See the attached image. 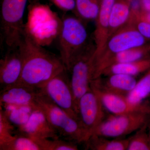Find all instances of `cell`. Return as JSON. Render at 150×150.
Instances as JSON below:
<instances>
[{
	"instance_id": "6da1fadb",
	"label": "cell",
	"mask_w": 150,
	"mask_h": 150,
	"mask_svg": "<svg viewBox=\"0 0 150 150\" xmlns=\"http://www.w3.org/2000/svg\"><path fill=\"white\" fill-rule=\"evenodd\" d=\"M19 46L22 55L23 69L20 79L16 84L40 88L67 70L60 57L46 51L26 33Z\"/></svg>"
},
{
	"instance_id": "7a4b0ae2",
	"label": "cell",
	"mask_w": 150,
	"mask_h": 150,
	"mask_svg": "<svg viewBox=\"0 0 150 150\" xmlns=\"http://www.w3.org/2000/svg\"><path fill=\"white\" fill-rule=\"evenodd\" d=\"M59 38L60 58L69 71L71 63L95 46L89 40L82 20L78 17L65 16L62 21Z\"/></svg>"
},
{
	"instance_id": "3957f363",
	"label": "cell",
	"mask_w": 150,
	"mask_h": 150,
	"mask_svg": "<svg viewBox=\"0 0 150 150\" xmlns=\"http://www.w3.org/2000/svg\"><path fill=\"white\" fill-rule=\"evenodd\" d=\"M35 109L43 112L59 136L65 139L77 144L85 143L88 139L80 121L52 102L41 89L35 99Z\"/></svg>"
},
{
	"instance_id": "277c9868",
	"label": "cell",
	"mask_w": 150,
	"mask_h": 150,
	"mask_svg": "<svg viewBox=\"0 0 150 150\" xmlns=\"http://www.w3.org/2000/svg\"><path fill=\"white\" fill-rule=\"evenodd\" d=\"M28 0H2L1 11L2 39L7 48L18 47L25 33L23 17Z\"/></svg>"
},
{
	"instance_id": "5b68a950",
	"label": "cell",
	"mask_w": 150,
	"mask_h": 150,
	"mask_svg": "<svg viewBox=\"0 0 150 150\" xmlns=\"http://www.w3.org/2000/svg\"><path fill=\"white\" fill-rule=\"evenodd\" d=\"M150 122V114L145 112L112 114L106 117L92 135L107 138L123 137L137 131Z\"/></svg>"
},
{
	"instance_id": "8992f818",
	"label": "cell",
	"mask_w": 150,
	"mask_h": 150,
	"mask_svg": "<svg viewBox=\"0 0 150 150\" xmlns=\"http://www.w3.org/2000/svg\"><path fill=\"white\" fill-rule=\"evenodd\" d=\"M147 42L133 25L127 23L109 38L101 53L94 59L93 75L97 69L111 56Z\"/></svg>"
},
{
	"instance_id": "52a82bcc",
	"label": "cell",
	"mask_w": 150,
	"mask_h": 150,
	"mask_svg": "<svg viewBox=\"0 0 150 150\" xmlns=\"http://www.w3.org/2000/svg\"><path fill=\"white\" fill-rule=\"evenodd\" d=\"M67 71L65 70L56 75L40 88L52 102L80 121L71 79L68 78Z\"/></svg>"
},
{
	"instance_id": "ba28073f",
	"label": "cell",
	"mask_w": 150,
	"mask_h": 150,
	"mask_svg": "<svg viewBox=\"0 0 150 150\" xmlns=\"http://www.w3.org/2000/svg\"><path fill=\"white\" fill-rule=\"evenodd\" d=\"M95 47L75 59L70 65L69 71L71 75V83L78 112L79 100L90 89L94 72L93 55Z\"/></svg>"
},
{
	"instance_id": "9c48e42d",
	"label": "cell",
	"mask_w": 150,
	"mask_h": 150,
	"mask_svg": "<svg viewBox=\"0 0 150 150\" xmlns=\"http://www.w3.org/2000/svg\"><path fill=\"white\" fill-rule=\"evenodd\" d=\"M105 110L100 100L91 89L79 100L78 111L80 122L88 139L106 118Z\"/></svg>"
},
{
	"instance_id": "30bf717a",
	"label": "cell",
	"mask_w": 150,
	"mask_h": 150,
	"mask_svg": "<svg viewBox=\"0 0 150 150\" xmlns=\"http://www.w3.org/2000/svg\"><path fill=\"white\" fill-rule=\"evenodd\" d=\"M91 89L96 94L108 111L114 115L132 112H145L150 114V105L146 103H135L130 102L126 96L108 93L97 89Z\"/></svg>"
},
{
	"instance_id": "8fae6325",
	"label": "cell",
	"mask_w": 150,
	"mask_h": 150,
	"mask_svg": "<svg viewBox=\"0 0 150 150\" xmlns=\"http://www.w3.org/2000/svg\"><path fill=\"white\" fill-rule=\"evenodd\" d=\"M1 90L0 95L1 106H28L35 110V99L40 88L15 84Z\"/></svg>"
},
{
	"instance_id": "7c38bea8",
	"label": "cell",
	"mask_w": 150,
	"mask_h": 150,
	"mask_svg": "<svg viewBox=\"0 0 150 150\" xmlns=\"http://www.w3.org/2000/svg\"><path fill=\"white\" fill-rule=\"evenodd\" d=\"M23 69V57L19 46L8 48L0 61V84L1 89L16 83Z\"/></svg>"
},
{
	"instance_id": "4fadbf2b",
	"label": "cell",
	"mask_w": 150,
	"mask_h": 150,
	"mask_svg": "<svg viewBox=\"0 0 150 150\" xmlns=\"http://www.w3.org/2000/svg\"><path fill=\"white\" fill-rule=\"evenodd\" d=\"M138 81L135 76L123 74H114L92 80L90 88L108 93L127 96L135 88Z\"/></svg>"
},
{
	"instance_id": "5bb4252c",
	"label": "cell",
	"mask_w": 150,
	"mask_h": 150,
	"mask_svg": "<svg viewBox=\"0 0 150 150\" xmlns=\"http://www.w3.org/2000/svg\"><path fill=\"white\" fill-rule=\"evenodd\" d=\"M18 129L21 134L34 140L59 138L44 114L38 109L33 110L27 122Z\"/></svg>"
},
{
	"instance_id": "9a60e30c",
	"label": "cell",
	"mask_w": 150,
	"mask_h": 150,
	"mask_svg": "<svg viewBox=\"0 0 150 150\" xmlns=\"http://www.w3.org/2000/svg\"><path fill=\"white\" fill-rule=\"evenodd\" d=\"M115 0H100L99 11L95 19L93 40L95 51L94 59L99 56L109 38L110 13Z\"/></svg>"
},
{
	"instance_id": "2e32d148",
	"label": "cell",
	"mask_w": 150,
	"mask_h": 150,
	"mask_svg": "<svg viewBox=\"0 0 150 150\" xmlns=\"http://www.w3.org/2000/svg\"><path fill=\"white\" fill-rule=\"evenodd\" d=\"M150 56V41L140 46H135L113 55L97 69L93 79L101 76L105 69L111 65L138 61Z\"/></svg>"
},
{
	"instance_id": "e0dca14e",
	"label": "cell",
	"mask_w": 150,
	"mask_h": 150,
	"mask_svg": "<svg viewBox=\"0 0 150 150\" xmlns=\"http://www.w3.org/2000/svg\"><path fill=\"white\" fill-rule=\"evenodd\" d=\"M132 2V0H115L110 13L109 38L128 22Z\"/></svg>"
},
{
	"instance_id": "ac0fdd59",
	"label": "cell",
	"mask_w": 150,
	"mask_h": 150,
	"mask_svg": "<svg viewBox=\"0 0 150 150\" xmlns=\"http://www.w3.org/2000/svg\"><path fill=\"white\" fill-rule=\"evenodd\" d=\"M150 67V56L134 62L111 65L103 71L100 76H107L114 74H123L135 76L146 72Z\"/></svg>"
},
{
	"instance_id": "d6986e66",
	"label": "cell",
	"mask_w": 150,
	"mask_h": 150,
	"mask_svg": "<svg viewBox=\"0 0 150 150\" xmlns=\"http://www.w3.org/2000/svg\"><path fill=\"white\" fill-rule=\"evenodd\" d=\"M129 139L111 140L107 137L92 135L85 142L86 149L91 150H127Z\"/></svg>"
},
{
	"instance_id": "ffe728a7",
	"label": "cell",
	"mask_w": 150,
	"mask_h": 150,
	"mask_svg": "<svg viewBox=\"0 0 150 150\" xmlns=\"http://www.w3.org/2000/svg\"><path fill=\"white\" fill-rule=\"evenodd\" d=\"M99 6L100 0H76L74 13L82 20H95Z\"/></svg>"
},
{
	"instance_id": "44dd1931",
	"label": "cell",
	"mask_w": 150,
	"mask_h": 150,
	"mask_svg": "<svg viewBox=\"0 0 150 150\" xmlns=\"http://www.w3.org/2000/svg\"><path fill=\"white\" fill-rule=\"evenodd\" d=\"M1 106L11 123L17 126L18 128L23 126L27 122L32 112L35 110L32 108L28 106L14 105Z\"/></svg>"
},
{
	"instance_id": "7402d4cb",
	"label": "cell",
	"mask_w": 150,
	"mask_h": 150,
	"mask_svg": "<svg viewBox=\"0 0 150 150\" xmlns=\"http://www.w3.org/2000/svg\"><path fill=\"white\" fill-rule=\"evenodd\" d=\"M150 95V67L137 82L134 89L127 96V99L133 103L143 102Z\"/></svg>"
},
{
	"instance_id": "603a6c76",
	"label": "cell",
	"mask_w": 150,
	"mask_h": 150,
	"mask_svg": "<svg viewBox=\"0 0 150 150\" xmlns=\"http://www.w3.org/2000/svg\"><path fill=\"white\" fill-rule=\"evenodd\" d=\"M1 150H40L35 140L21 134L16 135L13 140L0 146Z\"/></svg>"
},
{
	"instance_id": "cb8c5ba5",
	"label": "cell",
	"mask_w": 150,
	"mask_h": 150,
	"mask_svg": "<svg viewBox=\"0 0 150 150\" xmlns=\"http://www.w3.org/2000/svg\"><path fill=\"white\" fill-rule=\"evenodd\" d=\"M149 123L137 130L134 136L129 138L127 150H150V139L148 131Z\"/></svg>"
},
{
	"instance_id": "d4e9b609",
	"label": "cell",
	"mask_w": 150,
	"mask_h": 150,
	"mask_svg": "<svg viewBox=\"0 0 150 150\" xmlns=\"http://www.w3.org/2000/svg\"><path fill=\"white\" fill-rule=\"evenodd\" d=\"M40 150H77V143L59 139L35 140Z\"/></svg>"
},
{
	"instance_id": "484cf974",
	"label": "cell",
	"mask_w": 150,
	"mask_h": 150,
	"mask_svg": "<svg viewBox=\"0 0 150 150\" xmlns=\"http://www.w3.org/2000/svg\"><path fill=\"white\" fill-rule=\"evenodd\" d=\"M14 130V126L0 105V146L14 139L16 135H13Z\"/></svg>"
},
{
	"instance_id": "4316f807",
	"label": "cell",
	"mask_w": 150,
	"mask_h": 150,
	"mask_svg": "<svg viewBox=\"0 0 150 150\" xmlns=\"http://www.w3.org/2000/svg\"><path fill=\"white\" fill-rule=\"evenodd\" d=\"M133 25L138 31L148 40H150V23L141 19L132 11L128 22Z\"/></svg>"
},
{
	"instance_id": "83f0119b",
	"label": "cell",
	"mask_w": 150,
	"mask_h": 150,
	"mask_svg": "<svg viewBox=\"0 0 150 150\" xmlns=\"http://www.w3.org/2000/svg\"><path fill=\"white\" fill-rule=\"evenodd\" d=\"M56 7L65 12L74 13L76 10V0H50Z\"/></svg>"
},
{
	"instance_id": "f1b7e54d",
	"label": "cell",
	"mask_w": 150,
	"mask_h": 150,
	"mask_svg": "<svg viewBox=\"0 0 150 150\" xmlns=\"http://www.w3.org/2000/svg\"><path fill=\"white\" fill-rule=\"evenodd\" d=\"M131 10L138 18L150 23V12L142 11L139 6L137 7H131Z\"/></svg>"
},
{
	"instance_id": "f546056e",
	"label": "cell",
	"mask_w": 150,
	"mask_h": 150,
	"mask_svg": "<svg viewBox=\"0 0 150 150\" xmlns=\"http://www.w3.org/2000/svg\"><path fill=\"white\" fill-rule=\"evenodd\" d=\"M139 7L142 11L150 12V0H139Z\"/></svg>"
},
{
	"instance_id": "4dcf8cb0",
	"label": "cell",
	"mask_w": 150,
	"mask_h": 150,
	"mask_svg": "<svg viewBox=\"0 0 150 150\" xmlns=\"http://www.w3.org/2000/svg\"><path fill=\"white\" fill-rule=\"evenodd\" d=\"M148 134H149V137L150 139V122H149V124H148Z\"/></svg>"
}]
</instances>
